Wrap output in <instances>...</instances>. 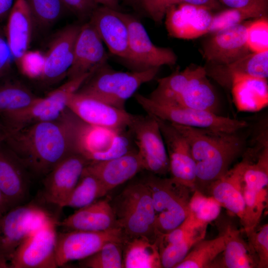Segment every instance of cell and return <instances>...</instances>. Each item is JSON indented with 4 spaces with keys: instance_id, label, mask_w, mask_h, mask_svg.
Returning <instances> with one entry per match:
<instances>
[{
    "instance_id": "obj_49",
    "label": "cell",
    "mask_w": 268,
    "mask_h": 268,
    "mask_svg": "<svg viewBox=\"0 0 268 268\" xmlns=\"http://www.w3.org/2000/svg\"><path fill=\"white\" fill-rule=\"evenodd\" d=\"M9 209L8 204L0 190V218Z\"/></svg>"
},
{
    "instance_id": "obj_30",
    "label": "cell",
    "mask_w": 268,
    "mask_h": 268,
    "mask_svg": "<svg viewBox=\"0 0 268 268\" xmlns=\"http://www.w3.org/2000/svg\"><path fill=\"white\" fill-rule=\"evenodd\" d=\"M225 247L219 262L211 268H254L258 267L257 258L248 243L242 237L239 230L229 227Z\"/></svg>"
},
{
    "instance_id": "obj_21",
    "label": "cell",
    "mask_w": 268,
    "mask_h": 268,
    "mask_svg": "<svg viewBox=\"0 0 268 268\" xmlns=\"http://www.w3.org/2000/svg\"><path fill=\"white\" fill-rule=\"evenodd\" d=\"M103 42L89 21L81 26L74 46L73 59L67 71L68 79L94 71L107 61Z\"/></svg>"
},
{
    "instance_id": "obj_37",
    "label": "cell",
    "mask_w": 268,
    "mask_h": 268,
    "mask_svg": "<svg viewBox=\"0 0 268 268\" xmlns=\"http://www.w3.org/2000/svg\"><path fill=\"white\" fill-rule=\"evenodd\" d=\"M123 243L109 241L89 257L80 260L79 266L85 268H122L123 266Z\"/></svg>"
},
{
    "instance_id": "obj_24",
    "label": "cell",
    "mask_w": 268,
    "mask_h": 268,
    "mask_svg": "<svg viewBox=\"0 0 268 268\" xmlns=\"http://www.w3.org/2000/svg\"><path fill=\"white\" fill-rule=\"evenodd\" d=\"M204 67L207 76L211 77L222 86L230 89L233 78L246 75L262 78L268 76V51L249 53L228 65H211Z\"/></svg>"
},
{
    "instance_id": "obj_5",
    "label": "cell",
    "mask_w": 268,
    "mask_h": 268,
    "mask_svg": "<svg viewBox=\"0 0 268 268\" xmlns=\"http://www.w3.org/2000/svg\"><path fill=\"white\" fill-rule=\"evenodd\" d=\"M143 182L152 197L156 231L159 238L178 227L186 218L194 189L172 177L161 178L154 174Z\"/></svg>"
},
{
    "instance_id": "obj_23",
    "label": "cell",
    "mask_w": 268,
    "mask_h": 268,
    "mask_svg": "<svg viewBox=\"0 0 268 268\" xmlns=\"http://www.w3.org/2000/svg\"><path fill=\"white\" fill-rule=\"evenodd\" d=\"M57 225L67 230L90 231H102L119 227L111 203L106 199L96 201L78 208L63 220L58 221Z\"/></svg>"
},
{
    "instance_id": "obj_6",
    "label": "cell",
    "mask_w": 268,
    "mask_h": 268,
    "mask_svg": "<svg viewBox=\"0 0 268 268\" xmlns=\"http://www.w3.org/2000/svg\"><path fill=\"white\" fill-rule=\"evenodd\" d=\"M92 72L68 79L45 97H39L26 108L0 119V121L11 133L35 123L58 119L67 108L71 96Z\"/></svg>"
},
{
    "instance_id": "obj_42",
    "label": "cell",
    "mask_w": 268,
    "mask_h": 268,
    "mask_svg": "<svg viewBox=\"0 0 268 268\" xmlns=\"http://www.w3.org/2000/svg\"><path fill=\"white\" fill-rule=\"evenodd\" d=\"M21 72L31 78H41L45 65V54L39 51H27L16 63Z\"/></svg>"
},
{
    "instance_id": "obj_47",
    "label": "cell",
    "mask_w": 268,
    "mask_h": 268,
    "mask_svg": "<svg viewBox=\"0 0 268 268\" xmlns=\"http://www.w3.org/2000/svg\"><path fill=\"white\" fill-rule=\"evenodd\" d=\"M14 2V0H0V20L8 15Z\"/></svg>"
},
{
    "instance_id": "obj_44",
    "label": "cell",
    "mask_w": 268,
    "mask_h": 268,
    "mask_svg": "<svg viewBox=\"0 0 268 268\" xmlns=\"http://www.w3.org/2000/svg\"><path fill=\"white\" fill-rule=\"evenodd\" d=\"M66 9L81 19L89 18L98 6L94 0H61Z\"/></svg>"
},
{
    "instance_id": "obj_36",
    "label": "cell",
    "mask_w": 268,
    "mask_h": 268,
    "mask_svg": "<svg viewBox=\"0 0 268 268\" xmlns=\"http://www.w3.org/2000/svg\"><path fill=\"white\" fill-rule=\"evenodd\" d=\"M222 206L212 196L194 190L189 202L190 219L201 225H206L217 218Z\"/></svg>"
},
{
    "instance_id": "obj_48",
    "label": "cell",
    "mask_w": 268,
    "mask_h": 268,
    "mask_svg": "<svg viewBox=\"0 0 268 268\" xmlns=\"http://www.w3.org/2000/svg\"><path fill=\"white\" fill-rule=\"evenodd\" d=\"M99 5L106 6L112 9L119 10V0H94Z\"/></svg>"
},
{
    "instance_id": "obj_2",
    "label": "cell",
    "mask_w": 268,
    "mask_h": 268,
    "mask_svg": "<svg viewBox=\"0 0 268 268\" xmlns=\"http://www.w3.org/2000/svg\"><path fill=\"white\" fill-rule=\"evenodd\" d=\"M171 124L191 147L196 163L195 189L206 195L210 186L224 176L242 154L245 138L239 132L225 133Z\"/></svg>"
},
{
    "instance_id": "obj_25",
    "label": "cell",
    "mask_w": 268,
    "mask_h": 268,
    "mask_svg": "<svg viewBox=\"0 0 268 268\" xmlns=\"http://www.w3.org/2000/svg\"><path fill=\"white\" fill-rule=\"evenodd\" d=\"M34 24L26 0H15L8 14L4 33L16 63L28 51Z\"/></svg>"
},
{
    "instance_id": "obj_34",
    "label": "cell",
    "mask_w": 268,
    "mask_h": 268,
    "mask_svg": "<svg viewBox=\"0 0 268 268\" xmlns=\"http://www.w3.org/2000/svg\"><path fill=\"white\" fill-rule=\"evenodd\" d=\"M268 3L266 0L246 7L230 8L213 15L208 33L240 24L249 18L267 16Z\"/></svg>"
},
{
    "instance_id": "obj_4",
    "label": "cell",
    "mask_w": 268,
    "mask_h": 268,
    "mask_svg": "<svg viewBox=\"0 0 268 268\" xmlns=\"http://www.w3.org/2000/svg\"><path fill=\"white\" fill-rule=\"evenodd\" d=\"M111 205L118 226L127 238L142 236L158 240L153 201L143 181L127 186Z\"/></svg>"
},
{
    "instance_id": "obj_19",
    "label": "cell",
    "mask_w": 268,
    "mask_h": 268,
    "mask_svg": "<svg viewBox=\"0 0 268 268\" xmlns=\"http://www.w3.org/2000/svg\"><path fill=\"white\" fill-rule=\"evenodd\" d=\"M29 172L3 141L0 143V190L9 209L29 196Z\"/></svg>"
},
{
    "instance_id": "obj_8",
    "label": "cell",
    "mask_w": 268,
    "mask_h": 268,
    "mask_svg": "<svg viewBox=\"0 0 268 268\" xmlns=\"http://www.w3.org/2000/svg\"><path fill=\"white\" fill-rule=\"evenodd\" d=\"M51 215L34 203L12 207L0 218V268H9L11 257L29 233Z\"/></svg>"
},
{
    "instance_id": "obj_9",
    "label": "cell",
    "mask_w": 268,
    "mask_h": 268,
    "mask_svg": "<svg viewBox=\"0 0 268 268\" xmlns=\"http://www.w3.org/2000/svg\"><path fill=\"white\" fill-rule=\"evenodd\" d=\"M58 221L52 216L32 230L14 252L10 268H56Z\"/></svg>"
},
{
    "instance_id": "obj_3",
    "label": "cell",
    "mask_w": 268,
    "mask_h": 268,
    "mask_svg": "<svg viewBox=\"0 0 268 268\" xmlns=\"http://www.w3.org/2000/svg\"><path fill=\"white\" fill-rule=\"evenodd\" d=\"M159 69L125 72L114 70L106 63L94 71L76 92L125 109L126 101L141 85L153 80Z\"/></svg>"
},
{
    "instance_id": "obj_45",
    "label": "cell",
    "mask_w": 268,
    "mask_h": 268,
    "mask_svg": "<svg viewBox=\"0 0 268 268\" xmlns=\"http://www.w3.org/2000/svg\"><path fill=\"white\" fill-rule=\"evenodd\" d=\"M14 61L6 41L4 31L0 28V78L9 71L12 62Z\"/></svg>"
},
{
    "instance_id": "obj_1",
    "label": "cell",
    "mask_w": 268,
    "mask_h": 268,
    "mask_svg": "<svg viewBox=\"0 0 268 268\" xmlns=\"http://www.w3.org/2000/svg\"><path fill=\"white\" fill-rule=\"evenodd\" d=\"M88 126L67 108L58 119L11 133L4 142L29 173L45 176L65 158L80 152Z\"/></svg>"
},
{
    "instance_id": "obj_16",
    "label": "cell",
    "mask_w": 268,
    "mask_h": 268,
    "mask_svg": "<svg viewBox=\"0 0 268 268\" xmlns=\"http://www.w3.org/2000/svg\"><path fill=\"white\" fill-rule=\"evenodd\" d=\"M153 117L158 123L165 142L171 177L195 190L196 163L188 142L171 123Z\"/></svg>"
},
{
    "instance_id": "obj_15",
    "label": "cell",
    "mask_w": 268,
    "mask_h": 268,
    "mask_svg": "<svg viewBox=\"0 0 268 268\" xmlns=\"http://www.w3.org/2000/svg\"><path fill=\"white\" fill-rule=\"evenodd\" d=\"M248 23H241L211 33L203 44L202 54L211 65L231 64L250 53L246 40Z\"/></svg>"
},
{
    "instance_id": "obj_28",
    "label": "cell",
    "mask_w": 268,
    "mask_h": 268,
    "mask_svg": "<svg viewBox=\"0 0 268 268\" xmlns=\"http://www.w3.org/2000/svg\"><path fill=\"white\" fill-rule=\"evenodd\" d=\"M218 99L204 67L200 66L181 93L177 106L216 114Z\"/></svg>"
},
{
    "instance_id": "obj_31",
    "label": "cell",
    "mask_w": 268,
    "mask_h": 268,
    "mask_svg": "<svg viewBox=\"0 0 268 268\" xmlns=\"http://www.w3.org/2000/svg\"><path fill=\"white\" fill-rule=\"evenodd\" d=\"M200 66H190L182 71L157 80V85L148 97L161 105L177 106L179 98L186 86L197 72Z\"/></svg>"
},
{
    "instance_id": "obj_27",
    "label": "cell",
    "mask_w": 268,
    "mask_h": 268,
    "mask_svg": "<svg viewBox=\"0 0 268 268\" xmlns=\"http://www.w3.org/2000/svg\"><path fill=\"white\" fill-rule=\"evenodd\" d=\"M241 168L239 163L230 168L221 178L214 182L207 193L227 210L243 220L245 203L241 191L240 179Z\"/></svg>"
},
{
    "instance_id": "obj_7",
    "label": "cell",
    "mask_w": 268,
    "mask_h": 268,
    "mask_svg": "<svg viewBox=\"0 0 268 268\" xmlns=\"http://www.w3.org/2000/svg\"><path fill=\"white\" fill-rule=\"evenodd\" d=\"M134 98L146 114L170 123L225 133L239 132L248 126L245 121L209 111L159 104L140 94H136Z\"/></svg>"
},
{
    "instance_id": "obj_13",
    "label": "cell",
    "mask_w": 268,
    "mask_h": 268,
    "mask_svg": "<svg viewBox=\"0 0 268 268\" xmlns=\"http://www.w3.org/2000/svg\"><path fill=\"white\" fill-rule=\"evenodd\" d=\"M67 107L86 124L118 132L128 130L134 116L125 109L77 92L71 96Z\"/></svg>"
},
{
    "instance_id": "obj_39",
    "label": "cell",
    "mask_w": 268,
    "mask_h": 268,
    "mask_svg": "<svg viewBox=\"0 0 268 268\" xmlns=\"http://www.w3.org/2000/svg\"><path fill=\"white\" fill-rule=\"evenodd\" d=\"M206 232V228L201 229L178 243L160 248L162 268H175L186 257L193 246L204 239Z\"/></svg>"
},
{
    "instance_id": "obj_17",
    "label": "cell",
    "mask_w": 268,
    "mask_h": 268,
    "mask_svg": "<svg viewBox=\"0 0 268 268\" xmlns=\"http://www.w3.org/2000/svg\"><path fill=\"white\" fill-rule=\"evenodd\" d=\"M211 10L187 3L171 6L164 17L168 34L176 38L192 39L208 33L213 17Z\"/></svg>"
},
{
    "instance_id": "obj_41",
    "label": "cell",
    "mask_w": 268,
    "mask_h": 268,
    "mask_svg": "<svg viewBox=\"0 0 268 268\" xmlns=\"http://www.w3.org/2000/svg\"><path fill=\"white\" fill-rule=\"evenodd\" d=\"M246 40L251 52L261 53L268 51V20L264 16L248 24Z\"/></svg>"
},
{
    "instance_id": "obj_33",
    "label": "cell",
    "mask_w": 268,
    "mask_h": 268,
    "mask_svg": "<svg viewBox=\"0 0 268 268\" xmlns=\"http://www.w3.org/2000/svg\"><path fill=\"white\" fill-rule=\"evenodd\" d=\"M227 238L226 231L215 238L201 240L191 248L186 257L175 268H210L224 251Z\"/></svg>"
},
{
    "instance_id": "obj_40",
    "label": "cell",
    "mask_w": 268,
    "mask_h": 268,
    "mask_svg": "<svg viewBox=\"0 0 268 268\" xmlns=\"http://www.w3.org/2000/svg\"><path fill=\"white\" fill-rule=\"evenodd\" d=\"M248 243L255 255L258 268H268V224L245 231Z\"/></svg>"
},
{
    "instance_id": "obj_22",
    "label": "cell",
    "mask_w": 268,
    "mask_h": 268,
    "mask_svg": "<svg viewBox=\"0 0 268 268\" xmlns=\"http://www.w3.org/2000/svg\"><path fill=\"white\" fill-rule=\"evenodd\" d=\"M89 22L110 52L126 60L129 31L124 13L119 10L98 6L91 14Z\"/></svg>"
},
{
    "instance_id": "obj_38",
    "label": "cell",
    "mask_w": 268,
    "mask_h": 268,
    "mask_svg": "<svg viewBox=\"0 0 268 268\" xmlns=\"http://www.w3.org/2000/svg\"><path fill=\"white\" fill-rule=\"evenodd\" d=\"M34 24L40 28L51 27L59 20L66 9L61 0H26Z\"/></svg>"
},
{
    "instance_id": "obj_18",
    "label": "cell",
    "mask_w": 268,
    "mask_h": 268,
    "mask_svg": "<svg viewBox=\"0 0 268 268\" xmlns=\"http://www.w3.org/2000/svg\"><path fill=\"white\" fill-rule=\"evenodd\" d=\"M143 170L145 168L142 158L137 149H134L115 158L91 161L82 174L97 178L108 193Z\"/></svg>"
},
{
    "instance_id": "obj_43",
    "label": "cell",
    "mask_w": 268,
    "mask_h": 268,
    "mask_svg": "<svg viewBox=\"0 0 268 268\" xmlns=\"http://www.w3.org/2000/svg\"><path fill=\"white\" fill-rule=\"evenodd\" d=\"M182 3V0H135V5L154 22L160 23L171 6Z\"/></svg>"
},
{
    "instance_id": "obj_46",
    "label": "cell",
    "mask_w": 268,
    "mask_h": 268,
    "mask_svg": "<svg viewBox=\"0 0 268 268\" xmlns=\"http://www.w3.org/2000/svg\"><path fill=\"white\" fill-rule=\"evenodd\" d=\"M230 8H240L249 6L266 0H219Z\"/></svg>"
},
{
    "instance_id": "obj_26",
    "label": "cell",
    "mask_w": 268,
    "mask_h": 268,
    "mask_svg": "<svg viewBox=\"0 0 268 268\" xmlns=\"http://www.w3.org/2000/svg\"><path fill=\"white\" fill-rule=\"evenodd\" d=\"M231 90L234 101L240 110L254 111L268 105L267 79L237 75L232 80Z\"/></svg>"
},
{
    "instance_id": "obj_35",
    "label": "cell",
    "mask_w": 268,
    "mask_h": 268,
    "mask_svg": "<svg viewBox=\"0 0 268 268\" xmlns=\"http://www.w3.org/2000/svg\"><path fill=\"white\" fill-rule=\"evenodd\" d=\"M107 194L97 178L91 175L82 174L64 207L80 208L93 203Z\"/></svg>"
},
{
    "instance_id": "obj_51",
    "label": "cell",
    "mask_w": 268,
    "mask_h": 268,
    "mask_svg": "<svg viewBox=\"0 0 268 268\" xmlns=\"http://www.w3.org/2000/svg\"><path fill=\"white\" fill-rule=\"evenodd\" d=\"M129 1H130V2L134 4V3H135V0H128Z\"/></svg>"
},
{
    "instance_id": "obj_12",
    "label": "cell",
    "mask_w": 268,
    "mask_h": 268,
    "mask_svg": "<svg viewBox=\"0 0 268 268\" xmlns=\"http://www.w3.org/2000/svg\"><path fill=\"white\" fill-rule=\"evenodd\" d=\"M124 16L129 31L128 52L126 60L130 62L135 69L134 71L175 64L177 57L172 50L154 44L137 18L125 13Z\"/></svg>"
},
{
    "instance_id": "obj_20",
    "label": "cell",
    "mask_w": 268,
    "mask_h": 268,
    "mask_svg": "<svg viewBox=\"0 0 268 268\" xmlns=\"http://www.w3.org/2000/svg\"><path fill=\"white\" fill-rule=\"evenodd\" d=\"M81 26L69 25L60 30L51 40L45 55V65L41 78L46 83H56L65 76L70 67L74 46Z\"/></svg>"
},
{
    "instance_id": "obj_50",
    "label": "cell",
    "mask_w": 268,
    "mask_h": 268,
    "mask_svg": "<svg viewBox=\"0 0 268 268\" xmlns=\"http://www.w3.org/2000/svg\"><path fill=\"white\" fill-rule=\"evenodd\" d=\"M9 134V131L0 120V143L4 141Z\"/></svg>"
},
{
    "instance_id": "obj_14",
    "label": "cell",
    "mask_w": 268,
    "mask_h": 268,
    "mask_svg": "<svg viewBox=\"0 0 268 268\" xmlns=\"http://www.w3.org/2000/svg\"><path fill=\"white\" fill-rule=\"evenodd\" d=\"M91 162L79 153H72L60 161L43 182V194L48 203L64 207L79 181L85 166Z\"/></svg>"
},
{
    "instance_id": "obj_29",
    "label": "cell",
    "mask_w": 268,
    "mask_h": 268,
    "mask_svg": "<svg viewBox=\"0 0 268 268\" xmlns=\"http://www.w3.org/2000/svg\"><path fill=\"white\" fill-rule=\"evenodd\" d=\"M123 257L125 268H162L158 239L153 241L142 236L127 238Z\"/></svg>"
},
{
    "instance_id": "obj_11",
    "label": "cell",
    "mask_w": 268,
    "mask_h": 268,
    "mask_svg": "<svg viewBox=\"0 0 268 268\" xmlns=\"http://www.w3.org/2000/svg\"><path fill=\"white\" fill-rule=\"evenodd\" d=\"M127 237L119 227L102 231L69 230L57 233L55 260L58 267L81 260L98 251L109 241L124 243Z\"/></svg>"
},
{
    "instance_id": "obj_32",
    "label": "cell",
    "mask_w": 268,
    "mask_h": 268,
    "mask_svg": "<svg viewBox=\"0 0 268 268\" xmlns=\"http://www.w3.org/2000/svg\"><path fill=\"white\" fill-rule=\"evenodd\" d=\"M38 97L18 80L0 81V119L26 108Z\"/></svg>"
},
{
    "instance_id": "obj_10",
    "label": "cell",
    "mask_w": 268,
    "mask_h": 268,
    "mask_svg": "<svg viewBox=\"0 0 268 268\" xmlns=\"http://www.w3.org/2000/svg\"><path fill=\"white\" fill-rule=\"evenodd\" d=\"M145 170L165 175L169 172V160L165 142L156 120L151 115H134L128 128Z\"/></svg>"
}]
</instances>
